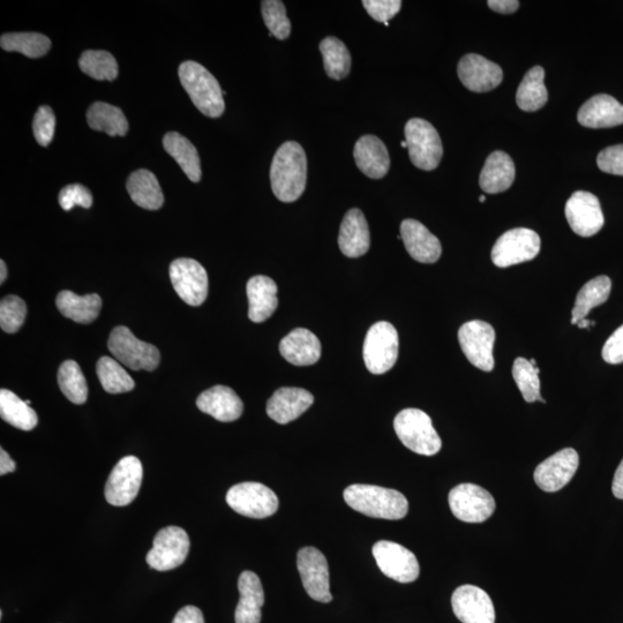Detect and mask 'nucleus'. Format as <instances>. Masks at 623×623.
<instances>
[{
    "label": "nucleus",
    "mask_w": 623,
    "mask_h": 623,
    "mask_svg": "<svg viewBox=\"0 0 623 623\" xmlns=\"http://www.w3.org/2000/svg\"><path fill=\"white\" fill-rule=\"evenodd\" d=\"M307 182V159L305 150L295 141L284 142L277 149L272 167L270 183L275 197L285 204L302 197Z\"/></svg>",
    "instance_id": "f257e3e1"
},
{
    "label": "nucleus",
    "mask_w": 623,
    "mask_h": 623,
    "mask_svg": "<svg viewBox=\"0 0 623 623\" xmlns=\"http://www.w3.org/2000/svg\"><path fill=\"white\" fill-rule=\"evenodd\" d=\"M343 497L356 512L374 519L402 520L409 510V502L401 492L380 486L351 485Z\"/></svg>",
    "instance_id": "f03ea898"
},
{
    "label": "nucleus",
    "mask_w": 623,
    "mask_h": 623,
    "mask_svg": "<svg viewBox=\"0 0 623 623\" xmlns=\"http://www.w3.org/2000/svg\"><path fill=\"white\" fill-rule=\"evenodd\" d=\"M180 82L195 107L207 117L219 118L225 110L219 81L199 63L187 60L179 66Z\"/></svg>",
    "instance_id": "7ed1b4c3"
},
{
    "label": "nucleus",
    "mask_w": 623,
    "mask_h": 623,
    "mask_svg": "<svg viewBox=\"0 0 623 623\" xmlns=\"http://www.w3.org/2000/svg\"><path fill=\"white\" fill-rule=\"evenodd\" d=\"M394 429L402 444L419 455L433 456L440 452L442 441L432 419L419 409H405L396 416Z\"/></svg>",
    "instance_id": "20e7f679"
},
{
    "label": "nucleus",
    "mask_w": 623,
    "mask_h": 623,
    "mask_svg": "<svg viewBox=\"0 0 623 623\" xmlns=\"http://www.w3.org/2000/svg\"><path fill=\"white\" fill-rule=\"evenodd\" d=\"M108 348L119 363L133 371H155L160 364L159 349L153 344L140 341L124 326L112 330Z\"/></svg>",
    "instance_id": "39448f33"
},
{
    "label": "nucleus",
    "mask_w": 623,
    "mask_h": 623,
    "mask_svg": "<svg viewBox=\"0 0 623 623\" xmlns=\"http://www.w3.org/2000/svg\"><path fill=\"white\" fill-rule=\"evenodd\" d=\"M404 133L412 164L425 171L437 169L444 147L435 127L425 119L412 118L405 125Z\"/></svg>",
    "instance_id": "423d86ee"
},
{
    "label": "nucleus",
    "mask_w": 623,
    "mask_h": 623,
    "mask_svg": "<svg viewBox=\"0 0 623 623\" xmlns=\"http://www.w3.org/2000/svg\"><path fill=\"white\" fill-rule=\"evenodd\" d=\"M364 362L372 374H385L392 370L399 357V333L389 322L381 321L373 325L366 334Z\"/></svg>",
    "instance_id": "0eeeda50"
},
{
    "label": "nucleus",
    "mask_w": 623,
    "mask_h": 623,
    "mask_svg": "<svg viewBox=\"0 0 623 623\" xmlns=\"http://www.w3.org/2000/svg\"><path fill=\"white\" fill-rule=\"evenodd\" d=\"M227 502L236 513L250 519H266L279 509L277 495L264 484L254 482L232 486Z\"/></svg>",
    "instance_id": "6e6552de"
},
{
    "label": "nucleus",
    "mask_w": 623,
    "mask_h": 623,
    "mask_svg": "<svg viewBox=\"0 0 623 623\" xmlns=\"http://www.w3.org/2000/svg\"><path fill=\"white\" fill-rule=\"evenodd\" d=\"M190 547V537L184 529L164 528L157 532L153 549L146 557L147 564L157 572H169L184 564Z\"/></svg>",
    "instance_id": "1a4fd4ad"
},
{
    "label": "nucleus",
    "mask_w": 623,
    "mask_h": 623,
    "mask_svg": "<svg viewBox=\"0 0 623 623\" xmlns=\"http://www.w3.org/2000/svg\"><path fill=\"white\" fill-rule=\"evenodd\" d=\"M540 251V237L530 229H513L502 235L493 246L492 261L499 268H507L534 260Z\"/></svg>",
    "instance_id": "9d476101"
},
{
    "label": "nucleus",
    "mask_w": 623,
    "mask_h": 623,
    "mask_svg": "<svg viewBox=\"0 0 623 623\" xmlns=\"http://www.w3.org/2000/svg\"><path fill=\"white\" fill-rule=\"evenodd\" d=\"M452 513L462 522L483 523L493 515L495 500L489 491L475 484H461L449 493Z\"/></svg>",
    "instance_id": "9b49d317"
},
{
    "label": "nucleus",
    "mask_w": 623,
    "mask_h": 623,
    "mask_svg": "<svg viewBox=\"0 0 623 623\" xmlns=\"http://www.w3.org/2000/svg\"><path fill=\"white\" fill-rule=\"evenodd\" d=\"M144 478V468L135 456H126L111 471L105 484V499L115 507H125L137 498Z\"/></svg>",
    "instance_id": "f8f14e48"
},
{
    "label": "nucleus",
    "mask_w": 623,
    "mask_h": 623,
    "mask_svg": "<svg viewBox=\"0 0 623 623\" xmlns=\"http://www.w3.org/2000/svg\"><path fill=\"white\" fill-rule=\"evenodd\" d=\"M459 342L472 365L484 372L493 371L495 330L490 324L482 320L467 322L459 330Z\"/></svg>",
    "instance_id": "ddd939ff"
},
{
    "label": "nucleus",
    "mask_w": 623,
    "mask_h": 623,
    "mask_svg": "<svg viewBox=\"0 0 623 623\" xmlns=\"http://www.w3.org/2000/svg\"><path fill=\"white\" fill-rule=\"evenodd\" d=\"M170 279L177 295L191 306H200L208 296L206 269L193 259H177L170 265Z\"/></svg>",
    "instance_id": "4468645a"
},
{
    "label": "nucleus",
    "mask_w": 623,
    "mask_h": 623,
    "mask_svg": "<svg viewBox=\"0 0 623 623\" xmlns=\"http://www.w3.org/2000/svg\"><path fill=\"white\" fill-rule=\"evenodd\" d=\"M373 557L389 579L400 583L415 582L420 573L416 555L404 546L380 540L373 546Z\"/></svg>",
    "instance_id": "2eb2a0df"
},
{
    "label": "nucleus",
    "mask_w": 623,
    "mask_h": 623,
    "mask_svg": "<svg viewBox=\"0 0 623 623\" xmlns=\"http://www.w3.org/2000/svg\"><path fill=\"white\" fill-rule=\"evenodd\" d=\"M297 567L307 595L320 603L332 602L329 568L325 555L315 547H304L298 552Z\"/></svg>",
    "instance_id": "dca6fc26"
},
{
    "label": "nucleus",
    "mask_w": 623,
    "mask_h": 623,
    "mask_svg": "<svg viewBox=\"0 0 623 623\" xmlns=\"http://www.w3.org/2000/svg\"><path fill=\"white\" fill-rule=\"evenodd\" d=\"M565 214L570 228L581 237L595 236L604 227L600 202L590 192H575L567 201Z\"/></svg>",
    "instance_id": "f3484780"
},
{
    "label": "nucleus",
    "mask_w": 623,
    "mask_h": 623,
    "mask_svg": "<svg viewBox=\"0 0 623 623\" xmlns=\"http://www.w3.org/2000/svg\"><path fill=\"white\" fill-rule=\"evenodd\" d=\"M579 464L580 457L575 449H562L538 465L534 474L535 482L540 490L558 492L572 480Z\"/></svg>",
    "instance_id": "a211bd4d"
},
{
    "label": "nucleus",
    "mask_w": 623,
    "mask_h": 623,
    "mask_svg": "<svg viewBox=\"0 0 623 623\" xmlns=\"http://www.w3.org/2000/svg\"><path fill=\"white\" fill-rule=\"evenodd\" d=\"M453 611L462 623H494L495 610L492 599L475 585H462L452 597Z\"/></svg>",
    "instance_id": "6ab92c4d"
},
{
    "label": "nucleus",
    "mask_w": 623,
    "mask_h": 623,
    "mask_svg": "<svg viewBox=\"0 0 623 623\" xmlns=\"http://www.w3.org/2000/svg\"><path fill=\"white\" fill-rule=\"evenodd\" d=\"M457 74L465 88L475 93L490 92L504 79V72L499 65L476 54L464 56L460 60Z\"/></svg>",
    "instance_id": "aec40b11"
},
{
    "label": "nucleus",
    "mask_w": 623,
    "mask_h": 623,
    "mask_svg": "<svg viewBox=\"0 0 623 623\" xmlns=\"http://www.w3.org/2000/svg\"><path fill=\"white\" fill-rule=\"evenodd\" d=\"M314 397L302 388L284 387L276 390L267 403V414L274 422L285 425L294 422L312 407Z\"/></svg>",
    "instance_id": "412c9836"
},
{
    "label": "nucleus",
    "mask_w": 623,
    "mask_h": 623,
    "mask_svg": "<svg viewBox=\"0 0 623 623\" xmlns=\"http://www.w3.org/2000/svg\"><path fill=\"white\" fill-rule=\"evenodd\" d=\"M401 238L412 259L422 264H434L440 259V240L424 224L411 219L403 221Z\"/></svg>",
    "instance_id": "4be33fe9"
},
{
    "label": "nucleus",
    "mask_w": 623,
    "mask_h": 623,
    "mask_svg": "<svg viewBox=\"0 0 623 623\" xmlns=\"http://www.w3.org/2000/svg\"><path fill=\"white\" fill-rule=\"evenodd\" d=\"M577 120L589 129H610L623 124V105L614 97L599 94L585 102Z\"/></svg>",
    "instance_id": "5701e85b"
},
{
    "label": "nucleus",
    "mask_w": 623,
    "mask_h": 623,
    "mask_svg": "<svg viewBox=\"0 0 623 623\" xmlns=\"http://www.w3.org/2000/svg\"><path fill=\"white\" fill-rule=\"evenodd\" d=\"M197 407L222 423L235 422L244 411L243 401L234 390L225 386H215L200 394Z\"/></svg>",
    "instance_id": "b1692460"
},
{
    "label": "nucleus",
    "mask_w": 623,
    "mask_h": 623,
    "mask_svg": "<svg viewBox=\"0 0 623 623\" xmlns=\"http://www.w3.org/2000/svg\"><path fill=\"white\" fill-rule=\"evenodd\" d=\"M371 235L362 210L354 208L345 214L341 224L339 246L341 252L348 258L363 257L369 252Z\"/></svg>",
    "instance_id": "393cba45"
},
{
    "label": "nucleus",
    "mask_w": 623,
    "mask_h": 623,
    "mask_svg": "<svg viewBox=\"0 0 623 623\" xmlns=\"http://www.w3.org/2000/svg\"><path fill=\"white\" fill-rule=\"evenodd\" d=\"M281 355L295 366H310L319 362L321 343L309 329L297 328L283 337L280 343Z\"/></svg>",
    "instance_id": "a878e982"
},
{
    "label": "nucleus",
    "mask_w": 623,
    "mask_h": 623,
    "mask_svg": "<svg viewBox=\"0 0 623 623\" xmlns=\"http://www.w3.org/2000/svg\"><path fill=\"white\" fill-rule=\"evenodd\" d=\"M357 167L363 174L372 179L384 178L390 168L387 147L375 135H364L355 145L354 150Z\"/></svg>",
    "instance_id": "bb28decb"
},
{
    "label": "nucleus",
    "mask_w": 623,
    "mask_h": 623,
    "mask_svg": "<svg viewBox=\"0 0 623 623\" xmlns=\"http://www.w3.org/2000/svg\"><path fill=\"white\" fill-rule=\"evenodd\" d=\"M238 589L240 598L235 613L236 623H260L265 591L259 576L246 570L239 576Z\"/></svg>",
    "instance_id": "cd10ccee"
},
{
    "label": "nucleus",
    "mask_w": 623,
    "mask_h": 623,
    "mask_svg": "<svg viewBox=\"0 0 623 623\" xmlns=\"http://www.w3.org/2000/svg\"><path fill=\"white\" fill-rule=\"evenodd\" d=\"M247 298H249V318L255 324L268 320L279 306L277 299V285L268 276L252 277L247 283Z\"/></svg>",
    "instance_id": "c85d7f7f"
},
{
    "label": "nucleus",
    "mask_w": 623,
    "mask_h": 623,
    "mask_svg": "<svg viewBox=\"0 0 623 623\" xmlns=\"http://www.w3.org/2000/svg\"><path fill=\"white\" fill-rule=\"evenodd\" d=\"M515 164L507 153L494 152L485 162L479 185L486 193L497 194L510 189L515 180Z\"/></svg>",
    "instance_id": "c756f323"
},
{
    "label": "nucleus",
    "mask_w": 623,
    "mask_h": 623,
    "mask_svg": "<svg viewBox=\"0 0 623 623\" xmlns=\"http://www.w3.org/2000/svg\"><path fill=\"white\" fill-rule=\"evenodd\" d=\"M56 304L65 318L84 325L96 320L102 309V299L99 295L78 296L69 290L59 292Z\"/></svg>",
    "instance_id": "7c9ffc66"
},
{
    "label": "nucleus",
    "mask_w": 623,
    "mask_h": 623,
    "mask_svg": "<svg viewBox=\"0 0 623 623\" xmlns=\"http://www.w3.org/2000/svg\"><path fill=\"white\" fill-rule=\"evenodd\" d=\"M127 192L135 205L147 210L160 209L164 195L156 176L146 169L134 171L127 180Z\"/></svg>",
    "instance_id": "2f4dec72"
},
{
    "label": "nucleus",
    "mask_w": 623,
    "mask_h": 623,
    "mask_svg": "<svg viewBox=\"0 0 623 623\" xmlns=\"http://www.w3.org/2000/svg\"><path fill=\"white\" fill-rule=\"evenodd\" d=\"M163 146L165 152L174 157L187 178L193 183H199L201 179L200 157L192 142L182 134L169 132L165 134Z\"/></svg>",
    "instance_id": "473e14b6"
},
{
    "label": "nucleus",
    "mask_w": 623,
    "mask_h": 623,
    "mask_svg": "<svg viewBox=\"0 0 623 623\" xmlns=\"http://www.w3.org/2000/svg\"><path fill=\"white\" fill-rule=\"evenodd\" d=\"M612 282L609 276H598L589 281L577 294L575 306L572 313V325H577L595 307L607 302L611 295Z\"/></svg>",
    "instance_id": "72a5a7b5"
},
{
    "label": "nucleus",
    "mask_w": 623,
    "mask_h": 623,
    "mask_svg": "<svg viewBox=\"0 0 623 623\" xmlns=\"http://www.w3.org/2000/svg\"><path fill=\"white\" fill-rule=\"evenodd\" d=\"M87 122L90 129L105 132L110 137H125L129 131V122L124 112L114 105L96 102L87 111Z\"/></svg>",
    "instance_id": "f704fd0d"
},
{
    "label": "nucleus",
    "mask_w": 623,
    "mask_h": 623,
    "mask_svg": "<svg viewBox=\"0 0 623 623\" xmlns=\"http://www.w3.org/2000/svg\"><path fill=\"white\" fill-rule=\"evenodd\" d=\"M545 71L542 66H535L524 75L516 94V103L525 112L542 109L549 100V93L544 84Z\"/></svg>",
    "instance_id": "c9c22d12"
},
{
    "label": "nucleus",
    "mask_w": 623,
    "mask_h": 623,
    "mask_svg": "<svg viewBox=\"0 0 623 623\" xmlns=\"http://www.w3.org/2000/svg\"><path fill=\"white\" fill-rule=\"evenodd\" d=\"M0 417L22 431H32L39 423L34 409L19 399L11 390H0Z\"/></svg>",
    "instance_id": "e433bc0d"
},
{
    "label": "nucleus",
    "mask_w": 623,
    "mask_h": 623,
    "mask_svg": "<svg viewBox=\"0 0 623 623\" xmlns=\"http://www.w3.org/2000/svg\"><path fill=\"white\" fill-rule=\"evenodd\" d=\"M320 51L324 57L325 71L329 78L342 80L348 77L351 69V56L345 44L336 37H326L320 43Z\"/></svg>",
    "instance_id": "4c0bfd02"
},
{
    "label": "nucleus",
    "mask_w": 623,
    "mask_h": 623,
    "mask_svg": "<svg viewBox=\"0 0 623 623\" xmlns=\"http://www.w3.org/2000/svg\"><path fill=\"white\" fill-rule=\"evenodd\" d=\"M97 377L105 392L109 394L129 393L135 387L131 375L116 359L104 356L96 365Z\"/></svg>",
    "instance_id": "58836bf2"
},
{
    "label": "nucleus",
    "mask_w": 623,
    "mask_h": 623,
    "mask_svg": "<svg viewBox=\"0 0 623 623\" xmlns=\"http://www.w3.org/2000/svg\"><path fill=\"white\" fill-rule=\"evenodd\" d=\"M0 47L9 52H20L29 58H40L51 48L49 37L39 33H10L0 37Z\"/></svg>",
    "instance_id": "ea45409f"
},
{
    "label": "nucleus",
    "mask_w": 623,
    "mask_h": 623,
    "mask_svg": "<svg viewBox=\"0 0 623 623\" xmlns=\"http://www.w3.org/2000/svg\"><path fill=\"white\" fill-rule=\"evenodd\" d=\"M58 385L66 396V399L73 404L81 405L88 399V385L84 373L74 360H66L59 367Z\"/></svg>",
    "instance_id": "a19ab883"
},
{
    "label": "nucleus",
    "mask_w": 623,
    "mask_h": 623,
    "mask_svg": "<svg viewBox=\"0 0 623 623\" xmlns=\"http://www.w3.org/2000/svg\"><path fill=\"white\" fill-rule=\"evenodd\" d=\"M82 72L100 81H114L118 77V64L108 51L87 50L79 59Z\"/></svg>",
    "instance_id": "79ce46f5"
},
{
    "label": "nucleus",
    "mask_w": 623,
    "mask_h": 623,
    "mask_svg": "<svg viewBox=\"0 0 623 623\" xmlns=\"http://www.w3.org/2000/svg\"><path fill=\"white\" fill-rule=\"evenodd\" d=\"M537 366H532L528 359L517 358L513 366V378L522 393L523 399L528 403L540 401L546 403L540 395V380Z\"/></svg>",
    "instance_id": "37998d69"
},
{
    "label": "nucleus",
    "mask_w": 623,
    "mask_h": 623,
    "mask_svg": "<svg viewBox=\"0 0 623 623\" xmlns=\"http://www.w3.org/2000/svg\"><path fill=\"white\" fill-rule=\"evenodd\" d=\"M261 11L270 36L281 41L287 40L291 33V22L284 4L280 0H266L261 4Z\"/></svg>",
    "instance_id": "c03bdc74"
},
{
    "label": "nucleus",
    "mask_w": 623,
    "mask_h": 623,
    "mask_svg": "<svg viewBox=\"0 0 623 623\" xmlns=\"http://www.w3.org/2000/svg\"><path fill=\"white\" fill-rule=\"evenodd\" d=\"M27 306L18 296H7L0 303V326L5 333L14 334L24 326Z\"/></svg>",
    "instance_id": "a18cd8bd"
},
{
    "label": "nucleus",
    "mask_w": 623,
    "mask_h": 623,
    "mask_svg": "<svg viewBox=\"0 0 623 623\" xmlns=\"http://www.w3.org/2000/svg\"><path fill=\"white\" fill-rule=\"evenodd\" d=\"M56 129V117L54 111L47 105H42L39 110L36 111L33 131L35 139L42 147H47L54 139Z\"/></svg>",
    "instance_id": "49530a36"
},
{
    "label": "nucleus",
    "mask_w": 623,
    "mask_h": 623,
    "mask_svg": "<svg viewBox=\"0 0 623 623\" xmlns=\"http://www.w3.org/2000/svg\"><path fill=\"white\" fill-rule=\"evenodd\" d=\"M58 201L60 207L66 210V212H69L75 206L88 209L93 205V195L87 187L80 184H72L65 186L60 191Z\"/></svg>",
    "instance_id": "de8ad7c7"
},
{
    "label": "nucleus",
    "mask_w": 623,
    "mask_h": 623,
    "mask_svg": "<svg viewBox=\"0 0 623 623\" xmlns=\"http://www.w3.org/2000/svg\"><path fill=\"white\" fill-rule=\"evenodd\" d=\"M363 5L375 21L386 25L400 12L402 2L400 0H364Z\"/></svg>",
    "instance_id": "09e8293b"
},
{
    "label": "nucleus",
    "mask_w": 623,
    "mask_h": 623,
    "mask_svg": "<svg viewBox=\"0 0 623 623\" xmlns=\"http://www.w3.org/2000/svg\"><path fill=\"white\" fill-rule=\"evenodd\" d=\"M597 164L605 174L623 176V145L602 150L597 157Z\"/></svg>",
    "instance_id": "8fccbe9b"
},
{
    "label": "nucleus",
    "mask_w": 623,
    "mask_h": 623,
    "mask_svg": "<svg viewBox=\"0 0 623 623\" xmlns=\"http://www.w3.org/2000/svg\"><path fill=\"white\" fill-rule=\"evenodd\" d=\"M603 359L611 365L623 363V325L619 327L606 341L603 351Z\"/></svg>",
    "instance_id": "3c124183"
},
{
    "label": "nucleus",
    "mask_w": 623,
    "mask_h": 623,
    "mask_svg": "<svg viewBox=\"0 0 623 623\" xmlns=\"http://www.w3.org/2000/svg\"><path fill=\"white\" fill-rule=\"evenodd\" d=\"M172 623H205L204 614L195 606L180 609Z\"/></svg>",
    "instance_id": "603ef678"
},
{
    "label": "nucleus",
    "mask_w": 623,
    "mask_h": 623,
    "mask_svg": "<svg viewBox=\"0 0 623 623\" xmlns=\"http://www.w3.org/2000/svg\"><path fill=\"white\" fill-rule=\"evenodd\" d=\"M487 5L494 12L512 14L519 10L520 2H517V0H490Z\"/></svg>",
    "instance_id": "864d4df0"
},
{
    "label": "nucleus",
    "mask_w": 623,
    "mask_h": 623,
    "mask_svg": "<svg viewBox=\"0 0 623 623\" xmlns=\"http://www.w3.org/2000/svg\"><path fill=\"white\" fill-rule=\"evenodd\" d=\"M612 491L615 498L623 500V460L621 461L617 471H615Z\"/></svg>",
    "instance_id": "5fc2aeb1"
},
{
    "label": "nucleus",
    "mask_w": 623,
    "mask_h": 623,
    "mask_svg": "<svg viewBox=\"0 0 623 623\" xmlns=\"http://www.w3.org/2000/svg\"><path fill=\"white\" fill-rule=\"evenodd\" d=\"M15 471V462L11 459V456L5 452L2 448L0 449V475L5 476L10 474V472Z\"/></svg>",
    "instance_id": "6e6d98bb"
},
{
    "label": "nucleus",
    "mask_w": 623,
    "mask_h": 623,
    "mask_svg": "<svg viewBox=\"0 0 623 623\" xmlns=\"http://www.w3.org/2000/svg\"><path fill=\"white\" fill-rule=\"evenodd\" d=\"M7 277V268L5 265V262L2 260L0 261V283H4Z\"/></svg>",
    "instance_id": "4d7b16f0"
},
{
    "label": "nucleus",
    "mask_w": 623,
    "mask_h": 623,
    "mask_svg": "<svg viewBox=\"0 0 623 623\" xmlns=\"http://www.w3.org/2000/svg\"><path fill=\"white\" fill-rule=\"evenodd\" d=\"M596 322L595 321H590L588 319H583L579 322V324H577V326H579V328L581 329H587L590 326H595Z\"/></svg>",
    "instance_id": "13d9d810"
},
{
    "label": "nucleus",
    "mask_w": 623,
    "mask_h": 623,
    "mask_svg": "<svg viewBox=\"0 0 623 623\" xmlns=\"http://www.w3.org/2000/svg\"><path fill=\"white\" fill-rule=\"evenodd\" d=\"M529 362H530V364H531L532 366H537L536 359H531V360H529Z\"/></svg>",
    "instance_id": "bf43d9fd"
},
{
    "label": "nucleus",
    "mask_w": 623,
    "mask_h": 623,
    "mask_svg": "<svg viewBox=\"0 0 623 623\" xmlns=\"http://www.w3.org/2000/svg\"><path fill=\"white\" fill-rule=\"evenodd\" d=\"M485 195H482V197L479 198V201L482 202V204H484L485 202Z\"/></svg>",
    "instance_id": "052dcab7"
},
{
    "label": "nucleus",
    "mask_w": 623,
    "mask_h": 623,
    "mask_svg": "<svg viewBox=\"0 0 623 623\" xmlns=\"http://www.w3.org/2000/svg\"><path fill=\"white\" fill-rule=\"evenodd\" d=\"M402 147L403 148H408L407 141H402Z\"/></svg>",
    "instance_id": "680f3d73"
},
{
    "label": "nucleus",
    "mask_w": 623,
    "mask_h": 623,
    "mask_svg": "<svg viewBox=\"0 0 623 623\" xmlns=\"http://www.w3.org/2000/svg\"><path fill=\"white\" fill-rule=\"evenodd\" d=\"M25 402H26L28 405H30V401H29V400H27V401H25Z\"/></svg>",
    "instance_id": "e2e57ef3"
}]
</instances>
